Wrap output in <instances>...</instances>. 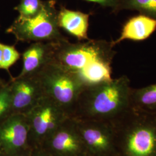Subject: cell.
<instances>
[{"label": "cell", "mask_w": 156, "mask_h": 156, "mask_svg": "<svg viewBox=\"0 0 156 156\" xmlns=\"http://www.w3.org/2000/svg\"><path fill=\"white\" fill-rule=\"evenodd\" d=\"M29 128V142L31 149L41 148L51 134L69 115L50 98L44 96L25 114Z\"/></svg>", "instance_id": "8992f818"}, {"label": "cell", "mask_w": 156, "mask_h": 156, "mask_svg": "<svg viewBox=\"0 0 156 156\" xmlns=\"http://www.w3.org/2000/svg\"><path fill=\"white\" fill-rule=\"evenodd\" d=\"M2 55H3V51L2 48V43L0 42V69H2Z\"/></svg>", "instance_id": "44dd1931"}, {"label": "cell", "mask_w": 156, "mask_h": 156, "mask_svg": "<svg viewBox=\"0 0 156 156\" xmlns=\"http://www.w3.org/2000/svg\"><path fill=\"white\" fill-rule=\"evenodd\" d=\"M91 2H94L98 5L104 7L109 8L114 13L118 12L120 0H85Z\"/></svg>", "instance_id": "d6986e66"}, {"label": "cell", "mask_w": 156, "mask_h": 156, "mask_svg": "<svg viewBox=\"0 0 156 156\" xmlns=\"http://www.w3.org/2000/svg\"><path fill=\"white\" fill-rule=\"evenodd\" d=\"M111 123L117 156H156V113L131 106Z\"/></svg>", "instance_id": "3957f363"}, {"label": "cell", "mask_w": 156, "mask_h": 156, "mask_svg": "<svg viewBox=\"0 0 156 156\" xmlns=\"http://www.w3.org/2000/svg\"><path fill=\"white\" fill-rule=\"evenodd\" d=\"M45 96L72 117L78 98L86 87L79 79L55 63L50 62L36 74Z\"/></svg>", "instance_id": "5b68a950"}, {"label": "cell", "mask_w": 156, "mask_h": 156, "mask_svg": "<svg viewBox=\"0 0 156 156\" xmlns=\"http://www.w3.org/2000/svg\"><path fill=\"white\" fill-rule=\"evenodd\" d=\"M133 88L126 75L86 87L72 117L111 123L131 108Z\"/></svg>", "instance_id": "7a4b0ae2"}, {"label": "cell", "mask_w": 156, "mask_h": 156, "mask_svg": "<svg viewBox=\"0 0 156 156\" xmlns=\"http://www.w3.org/2000/svg\"><path fill=\"white\" fill-rule=\"evenodd\" d=\"M1 150V144H0V151Z\"/></svg>", "instance_id": "d4e9b609"}, {"label": "cell", "mask_w": 156, "mask_h": 156, "mask_svg": "<svg viewBox=\"0 0 156 156\" xmlns=\"http://www.w3.org/2000/svg\"><path fill=\"white\" fill-rule=\"evenodd\" d=\"M156 30V18L140 14L130 18L124 24L120 35L111 41L115 47L124 41H140L147 39Z\"/></svg>", "instance_id": "7c38bea8"}, {"label": "cell", "mask_w": 156, "mask_h": 156, "mask_svg": "<svg viewBox=\"0 0 156 156\" xmlns=\"http://www.w3.org/2000/svg\"><path fill=\"white\" fill-rule=\"evenodd\" d=\"M111 42L88 39L71 43L66 38L53 42L50 62L79 79L87 87L111 80L112 62L116 55Z\"/></svg>", "instance_id": "6da1fadb"}, {"label": "cell", "mask_w": 156, "mask_h": 156, "mask_svg": "<svg viewBox=\"0 0 156 156\" xmlns=\"http://www.w3.org/2000/svg\"><path fill=\"white\" fill-rule=\"evenodd\" d=\"M40 149L50 156H87L76 121L73 117L67 119Z\"/></svg>", "instance_id": "ba28073f"}, {"label": "cell", "mask_w": 156, "mask_h": 156, "mask_svg": "<svg viewBox=\"0 0 156 156\" xmlns=\"http://www.w3.org/2000/svg\"><path fill=\"white\" fill-rule=\"evenodd\" d=\"M44 1L41 0H20L14 9L19 13L17 17L30 19L35 16L41 11Z\"/></svg>", "instance_id": "2e32d148"}, {"label": "cell", "mask_w": 156, "mask_h": 156, "mask_svg": "<svg viewBox=\"0 0 156 156\" xmlns=\"http://www.w3.org/2000/svg\"><path fill=\"white\" fill-rule=\"evenodd\" d=\"M53 42H33L22 53L23 67L18 76L35 75L51 61Z\"/></svg>", "instance_id": "8fae6325"}, {"label": "cell", "mask_w": 156, "mask_h": 156, "mask_svg": "<svg viewBox=\"0 0 156 156\" xmlns=\"http://www.w3.org/2000/svg\"><path fill=\"white\" fill-rule=\"evenodd\" d=\"M33 156H50L49 154L46 153L42 149L38 148L33 149Z\"/></svg>", "instance_id": "ffe728a7"}, {"label": "cell", "mask_w": 156, "mask_h": 156, "mask_svg": "<svg viewBox=\"0 0 156 156\" xmlns=\"http://www.w3.org/2000/svg\"><path fill=\"white\" fill-rule=\"evenodd\" d=\"M5 84V82H4V81H2V79H0V89H1Z\"/></svg>", "instance_id": "603a6c76"}, {"label": "cell", "mask_w": 156, "mask_h": 156, "mask_svg": "<svg viewBox=\"0 0 156 156\" xmlns=\"http://www.w3.org/2000/svg\"><path fill=\"white\" fill-rule=\"evenodd\" d=\"M12 113L11 92L9 83L0 89V122Z\"/></svg>", "instance_id": "ac0fdd59"}, {"label": "cell", "mask_w": 156, "mask_h": 156, "mask_svg": "<svg viewBox=\"0 0 156 156\" xmlns=\"http://www.w3.org/2000/svg\"><path fill=\"white\" fill-rule=\"evenodd\" d=\"M131 106L140 111L156 113V83L140 89H133Z\"/></svg>", "instance_id": "5bb4252c"}, {"label": "cell", "mask_w": 156, "mask_h": 156, "mask_svg": "<svg viewBox=\"0 0 156 156\" xmlns=\"http://www.w3.org/2000/svg\"><path fill=\"white\" fill-rule=\"evenodd\" d=\"M0 156H7L6 154H5L2 151H0Z\"/></svg>", "instance_id": "cb8c5ba5"}, {"label": "cell", "mask_w": 156, "mask_h": 156, "mask_svg": "<svg viewBox=\"0 0 156 156\" xmlns=\"http://www.w3.org/2000/svg\"><path fill=\"white\" fill-rule=\"evenodd\" d=\"M90 15L82 12L68 9L62 6L58 11L57 20L60 28L79 41L88 40Z\"/></svg>", "instance_id": "4fadbf2b"}, {"label": "cell", "mask_w": 156, "mask_h": 156, "mask_svg": "<svg viewBox=\"0 0 156 156\" xmlns=\"http://www.w3.org/2000/svg\"><path fill=\"white\" fill-rule=\"evenodd\" d=\"M75 120L87 156H117L112 123Z\"/></svg>", "instance_id": "52a82bcc"}, {"label": "cell", "mask_w": 156, "mask_h": 156, "mask_svg": "<svg viewBox=\"0 0 156 156\" xmlns=\"http://www.w3.org/2000/svg\"><path fill=\"white\" fill-rule=\"evenodd\" d=\"M0 144L1 151L8 156H18L33 150L25 115L11 113L0 122Z\"/></svg>", "instance_id": "9c48e42d"}, {"label": "cell", "mask_w": 156, "mask_h": 156, "mask_svg": "<svg viewBox=\"0 0 156 156\" xmlns=\"http://www.w3.org/2000/svg\"><path fill=\"white\" fill-rule=\"evenodd\" d=\"M58 11L55 0L45 1L39 13L30 19L17 17L6 29L17 41L24 42H53L65 38L57 20Z\"/></svg>", "instance_id": "277c9868"}, {"label": "cell", "mask_w": 156, "mask_h": 156, "mask_svg": "<svg viewBox=\"0 0 156 156\" xmlns=\"http://www.w3.org/2000/svg\"><path fill=\"white\" fill-rule=\"evenodd\" d=\"M2 48L3 51L2 69H4L9 73L10 67L20 58V54L17 50L14 45L2 44Z\"/></svg>", "instance_id": "e0dca14e"}, {"label": "cell", "mask_w": 156, "mask_h": 156, "mask_svg": "<svg viewBox=\"0 0 156 156\" xmlns=\"http://www.w3.org/2000/svg\"><path fill=\"white\" fill-rule=\"evenodd\" d=\"M33 149L28 151L27 152L24 153H23L22 154L18 156H33Z\"/></svg>", "instance_id": "7402d4cb"}, {"label": "cell", "mask_w": 156, "mask_h": 156, "mask_svg": "<svg viewBox=\"0 0 156 156\" xmlns=\"http://www.w3.org/2000/svg\"><path fill=\"white\" fill-rule=\"evenodd\" d=\"M9 85L12 113L26 114L45 96L37 75L12 78Z\"/></svg>", "instance_id": "30bf717a"}, {"label": "cell", "mask_w": 156, "mask_h": 156, "mask_svg": "<svg viewBox=\"0 0 156 156\" xmlns=\"http://www.w3.org/2000/svg\"><path fill=\"white\" fill-rule=\"evenodd\" d=\"M123 10L135 11L156 18V0H120L118 11Z\"/></svg>", "instance_id": "9a60e30c"}]
</instances>
